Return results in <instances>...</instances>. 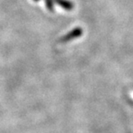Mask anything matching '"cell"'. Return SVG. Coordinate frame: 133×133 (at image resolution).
<instances>
[{
  "mask_svg": "<svg viewBox=\"0 0 133 133\" xmlns=\"http://www.w3.org/2000/svg\"><path fill=\"white\" fill-rule=\"evenodd\" d=\"M34 1H36V2H37V1H40V0H34Z\"/></svg>",
  "mask_w": 133,
  "mask_h": 133,
  "instance_id": "4",
  "label": "cell"
},
{
  "mask_svg": "<svg viewBox=\"0 0 133 133\" xmlns=\"http://www.w3.org/2000/svg\"><path fill=\"white\" fill-rule=\"evenodd\" d=\"M54 2L66 10H72L74 7V3L68 0H54Z\"/></svg>",
  "mask_w": 133,
  "mask_h": 133,
  "instance_id": "2",
  "label": "cell"
},
{
  "mask_svg": "<svg viewBox=\"0 0 133 133\" xmlns=\"http://www.w3.org/2000/svg\"><path fill=\"white\" fill-rule=\"evenodd\" d=\"M54 0H45L47 9L50 11H54Z\"/></svg>",
  "mask_w": 133,
  "mask_h": 133,
  "instance_id": "3",
  "label": "cell"
},
{
  "mask_svg": "<svg viewBox=\"0 0 133 133\" xmlns=\"http://www.w3.org/2000/svg\"><path fill=\"white\" fill-rule=\"evenodd\" d=\"M82 34H83V30H82L81 27H77L75 29H74V30L70 31V32H68L65 36L62 37L60 40V42H68L69 41H71V40L78 38V37L81 36Z\"/></svg>",
  "mask_w": 133,
  "mask_h": 133,
  "instance_id": "1",
  "label": "cell"
}]
</instances>
